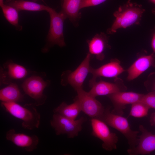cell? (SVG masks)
<instances>
[{
    "label": "cell",
    "mask_w": 155,
    "mask_h": 155,
    "mask_svg": "<svg viewBox=\"0 0 155 155\" xmlns=\"http://www.w3.org/2000/svg\"><path fill=\"white\" fill-rule=\"evenodd\" d=\"M145 11L142 5L128 0L115 11V18L111 26L106 30L108 34H113L121 28H125L135 25H139L142 16Z\"/></svg>",
    "instance_id": "6da1fadb"
},
{
    "label": "cell",
    "mask_w": 155,
    "mask_h": 155,
    "mask_svg": "<svg viewBox=\"0 0 155 155\" xmlns=\"http://www.w3.org/2000/svg\"><path fill=\"white\" fill-rule=\"evenodd\" d=\"M1 105L12 115L22 121L24 128L31 130L39 127L40 116L35 104H26L22 106L16 102H2Z\"/></svg>",
    "instance_id": "7a4b0ae2"
},
{
    "label": "cell",
    "mask_w": 155,
    "mask_h": 155,
    "mask_svg": "<svg viewBox=\"0 0 155 155\" xmlns=\"http://www.w3.org/2000/svg\"><path fill=\"white\" fill-rule=\"evenodd\" d=\"M47 12L50 17V25L46 39V44L42 49L44 53L48 52L55 45L60 47L66 45L63 34V26L66 18L61 11L58 13L51 7Z\"/></svg>",
    "instance_id": "3957f363"
},
{
    "label": "cell",
    "mask_w": 155,
    "mask_h": 155,
    "mask_svg": "<svg viewBox=\"0 0 155 155\" xmlns=\"http://www.w3.org/2000/svg\"><path fill=\"white\" fill-rule=\"evenodd\" d=\"M98 119L120 132L127 140L129 148H134L137 145L139 141L138 134L140 132L131 129L127 118L112 113L110 107H108Z\"/></svg>",
    "instance_id": "277c9868"
},
{
    "label": "cell",
    "mask_w": 155,
    "mask_h": 155,
    "mask_svg": "<svg viewBox=\"0 0 155 155\" xmlns=\"http://www.w3.org/2000/svg\"><path fill=\"white\" fill-rule=\"evenodd\" d=\"M87 120L84 117L77 120L73 119L54 113L50 123L57 135L66 134L68 138H73L82 130V125Z\"/></svg>",
    "instance_id": "5b68a950"
},
{
    "label": "cell",
    "mask_w": 155,
    "mask_h": 155,
    "mask_svg": "<svg viewBox=\"0 0 155 155\" xmlns=\"http://www.w3.org/2000/svg\"><path fill=\"white\" fill-rule=\"evenodd\" d=\"M91 55L88 53L78 67L71 71L67 70L62 74L61 84L64 86L70 85L76 91L83 88V84L90 73V61Z\"/></svg>",
    "instance_id": "8992f818"
},
{
    "label": "cell",
    "mask_w": 155,
    "mask_h": 155,
    "mask_svg": "<svg viewBox=\"0 0 155 155\" xmlns=\"http://www.w3.org/2000/svg\"><path fill=\"white\" fill-rule=\"evenodd\" d=\"M90 121L91 134L102 141V148L108 151L116 150L118 138L116 134L111 132L107 124L99 119L92 118Z\"/></svg>",
    "instance_id": "52a82bcc"
},
{
    "label": "cell",
    "mask_w": 155,
    "mask_h": 155,
    "mask_svg": "<svg viewBox=\"0 0 155 155\" xmlns=\"http://www.w3.org/2000/svg\"><path fill=\"white\" fill-rule=\"evenodd\" d=\"M49 82V81H44L40 77L32 76L24 82L22 87L25 94L35 100L36 106H38L45 102L46 96L43 92Z\"/></svg>",
    "instance_id": "ba28073f"
},
{
    "label": "cell",
    "mask_w": 155,
    "mask_h": 155,
    "mask_svg": "<svg viewBox=\"0 0 155 155\" xmlns=\"http://www.w3.org/2000/svg\"><path fill=\"white\" fill-rule=\"evenodd\" d=\"M76 91V97L80 104L82 111L92 118L99 119L105 109L101 103L83 88Z\"/></svg>",
    "instance_id": "9c48e42d"
},
{
    "label": "cell",
    "mask_w": 155,
    "mask_h": 155,
    "mask_svg": "<svg viewBox=\"0 0 155 155\" xmlns=\"http://www.w3.org/2000/svg\"><path fill=\"white\" fill-rule=\"evenodd\" d=\"M143 94L135 92L125 91L114 93L107 95L112 102L113 108L111 113L122 115L126 105L140 100Z\"/></svg>",
    "instance_id": "30bf717a"
},
{
    "label": "cell",
    "mask_w": 155,
    "mask_h": 155,
    "mask_svg": "<svg viewBox=\"0 0 155 155\" xmlns=\"http://www.w3.org/2000/svg\"><path fill=\"white\" fill-rule=\"evenodd\" d=\"M125 71L121 65L120 61L116 59H111L109 62L97 68L90 66V73L92 76L89 82V85L91 87L98 77L116 78Z\"/></svg>",
    "instance_id": "8fae6325"
},
{
    "label": "cell",
    "mask_w": 155,
    "mask_h": 155,
    "mask_svg": "<svg viewBox=\"0 0 155 155\" xmlns=\"http://www.w3.org/2000/svg\"><path fill=\"white\" fill-rule=\"evenodd\" d=\"M141 132L139 136L137 145L133 148H129L127 152L130 155H146L155 150V134L148 131L142 125L139 126Z\"/></svg>",
    "instance_id": "7c38bea8"
},
{
    "label": "cell",
    "mask_w": 155,
    "mask_h": 155,
    "mask_svg": "<svg viewBox=\"0 0 155 155\" xmlns=\"http://www.w3.org/2000/svg\"><path fill=\"white\" fill-rule=\"evenodd\" d=\"M91 89L88 92L92 96L96 97L108 95L120 92L125 91L127 87L121 79L115 78L114 83L109 82L100 80L96 82L91 86Z\"/></svg>",
    "instance_id": "4fadbf2b"
},
{
    "label": "cell",
    "mask_w": 155,
    "mask_h": 155,
    "mask_svg": "<svg viewBox=\"0 0 155 155\" xmlns=\"http://www.w3.org/2000/svg\"><path fill=\"white\" fill-rule=\"evenodd\" d=\"M6 138L17 146L31 152L36 149L39 139L36 135L29 136L24 134L16 133L14 129L9 130L6 133Z\"/></svg>",
    "instance_id": "5bb4252c"
},
{
    "label": "cell",
    "mask_w": 155,
    "mask_h": 155,
    "mask_svg": "<svg viewBox=\"0 0 155 155\" xmlns=\"http://www.w3.org/2000/svg\"><path fill=\"white\" fill-rule=\"evenodd\" d=\"M109 38L106 34L101 32L96 34L91 39L87 40L88 53L91 55L95 56L98 60H103L105 57L104 53L105 50L111 48L108 44Z\"/></svg>",
    "instance_id": "9a60e30c"
},
{
    "label": "cell",
    "mask_w": 155,
    "mask_h": 155,
    "mask_svg": "<svg viewBox=\"0 0 155 155\" xmlns=\"http://www.w3.org/2000/svg\"><path fill=\"white\" fill-rule=\"evenodd\" d=\"M151 67H155V55L152 53L138 58L127 69V80L136 78Z\"/></svg>",
    "instance_id": "2e32d148"
},
{
    "label": "cell",
    "mask_w": 155,
    "mask_h": 155,
    "mask_svg": "<svg viewBox=\"0 0 155 155\" xmlns=\"http://www.w3.org/2000/svg\"><path fill=\"white\" fill-rule=\"evenodd\" d=\"M60 11L65 16L75 27H78L82 17L80 11L82 0H60Z\"/></svg>",
    "instance_id": "e0dca14e"
},
{
    "label": "cell",
    "mask_w": 155,
    "mask_h": 155,
    "mask_svg": "<svg viewBox=\"0 0 155 155\" xmlns=\"http://www.w3.org/2000/svg\"><path fill=\"white\" fill-rule=\"evenodd\" d=\"M5 4L15 8L19 12L21 11H46L48 12L50 7L34 2L24 0H6Z\"/></svg>",
    "instance_id": "ac0fdd59"
},
{
    "label": "cell",
    "mask_w": 155,
    "mask_h": 155,
    "mask_svg": "<svg viewBox=\"0 0 155 155\" xmlns=\"http://www.w3.org/2000/svg\"><path fill=\"white\" fill-rule=\"evenodd\" d=\"M53 111L54 113H58L67 118L75 119L82 111V109L79 100L76 96L72 104H68L63 102Z\"/></svg>",
    "instance_id": "d6986e66"
},
{
    "label": "cell",
    "mask_w": 155,
    "mask_h": 155,
    "mask_svg": "<svg viewBox=\"0 0 155 155\" xmlns=\"http://www.w3.org/2000/svg\"><path fill=\"white\" fill-rule=\"evenodd\" d=\"M23 96L16 84L11 83L0 91L2 102H16L21 100Z\"/></svg>",
    "instance_id": "ffe728a7"
},
{
    "label": "cell",
    "mask_w": 155,
    "mask_h": 155,
    "mask_svg": "<svg viewBox=\"0 0 155 155\" xmlns=\"http://www.w3.org/2000/svg\"><path fill=\"white\" fill-rule=\"evenodd\" d=\"M4 16L18 31H21L22 26L19 23V11L12 7L4 4L1 7Z\"/></svg>",
    "instance_id": "44dd1931"
},
{
    "label": "cell",
    "mask_w": 155,
    "mask_h": 155,
    "mask_svg": "<svg viewBox=\"0 0 155 155\" xmlns=\"http://www.w3.org/2000/svg\"><path fill=\"white\" fill-rule=\"evenodd\" d=\"M5 68L8 69V75L11 78L19 79L24 77L27 74V71L26 69L22 66L15 63L12 61H7L4 65Z\"/></svg>",
    "instance_id": "7402d4cb"
},
{
    "label": "cell",
    "mask_w": 155,
    "mask_h": 155,
    "mask_svg": "<svg viewBox=\"0 0 155 155\" xmlns=\"http://www.w3.org/2000/svg\"><path fill=\"white\" fill-rule=\"evenodd\" d=\"M131 104L130 112L128 117L130 116L135 118H142L147 116L150 108L145 103L140 100Z\"/></svg>",
    "instance_id": "603a6c76"
},
{
    "label": "cell",
    "mask_w": 155,
    "mask_h": 155,
    "mask_svg": "<svg viewBox=\"0 0 155 155\" xmlns=\"http://www.w3.org/2000/svg\"><path fill=\"white\" fill-rule=\"evenodd\" d=\"M140 101L150 108L155 109V92L151 91L146 94H143Z\"/></svg>",
    "instance_id": "cb8c5ba5"
},
{
    "label": "cell",
    "mask_w": 155,
    "mask_h": 155,
    "mask_svg": "<svg viewBox=\"0 0 155 155\" xmlns=\"http://www.w3.org/2000/svg\"><path fill=\"white\" fill-rule=\"evenodd\" d=\"M108 0H82L80 9H81L87 7L96 6Z\"/></svg>",
    "instance_id": "d4e9b609"
},
{
    "label": "cell",
    "mask_w": 155,
    "mask_h": 155,
    "mask_svg": "<svg viewBox=\"0 0 155 155\" xmlns=\"http://www.w3.org/2000/svg\"><path fill=\"white\" fill-rule=\"evenodd\" d=\"M145 84L148 90L151 91L155 92V73H151L149 76L148 79Z\"/></svg>",
    "instance_id": "484cf974"
},
{
    "label": "cell",
    "mask_w": 155,
    "mask_h": 155,
    "mask_svg": "<svg viewBox=\"0 0 155 155\" xmlns=\"http://www.w3.org/2000/svg\"><path fill=\"white\" fill-rule=\"evenodd\" d=\"M151 46L153 50V53H155V28L153 31L151 42Z\"/></svg>",
    "instance_id": "4316f807"
},
{
    "label": "cell",
    "mask_w": 155,
    "mask_h": 155,
    "mask_svg": "<svg viewBox=\"0 0 155 155\" xmlns=\"http://www.w3.org/2000/svg\"><path fill=\"white\" fill-rule=\"evenodd\" d=\"M150 122L152 126H155V113H153L151 115Z\"/></svg>",
    "instance_id": "83f0119b"
},
{
    "label": "cell",
    "mask_w": 155,
    "mask_h": 155,
    "mask_svg": "<svg viewBox=\"0 0 155 155\" xmlns=\"http://www.w3.org/2000/svg\"><path fill=\"white\" fill-rule=\"evenodd\" d=\"M148 1L155 5V0H148ZM152 13L155 15V7L152 9Z\"/></svg>",
    "instance_id": "f1b7e54d"
},
{
    "label": "cell",
    "mask_w": 155,
    "mask_h": 155,
    "mask_svg": "<svg viewBox=\"0 0 155 155\" xmlns=\"http://www.w3.org/2000/svg\"><path fill=\"white\" fill-rule=\"evenodd\" d=\"M4 4L3 0H0V6L1 7Z\"/></svg>",
    "instance_id": "f546056e"
},
{
    "label": "cell",
    "mask_w": 155,
    "mask_h": 155,
    "mask_svg": "<svg viewBox=\"0 0 155 155\" xmlns=\"http://www.w3.org/2000/svg\"><path fill=\"white\" fill-rule=\"evenodd\" d=\"M32 0L34 2H36L37 1H38V0ZM41 0L42 1L44 2V0Z\"/></svg>",
    "instance_id": "4dcf8cb0"
}]
</instances>
